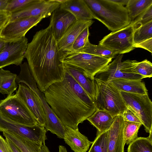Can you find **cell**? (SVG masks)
Returning a JSON list of instances; mask_svg holds the SVG:
<instances>
[{
    "label": "cell",
    "instance_id": "4",
    "mask_svg": "<svg viewBox=\"0 0 152 152\" xmlns=\"http://www.w3.org/2000/svg\"><path fill=\"white\" fill-rule=\"evenodd\" d=\"M96 110L106 111L114 118L126 109L121 92L110 82L94 79Z\"/></svg>",
    "mask_w": 152,
    "mask_h": 152
},
{
    "label": "cell",
    "instance_id": "24",
    "mask_svg": "<svg viewBox=\"0 0 152 152\" xmlns=\"http://www.w3.org/2000/svg\"><path fill=\"white\" fill-rule=\"evenodd\" d=\"M115 118L106 111L96 110L87 120L96 128L97 132L101 133L109 129Z\"/></svg>",
    "mask_w": 152,
    "mask_h": 152
},
{
    "label": "cell",
    "instance_id": "17",
    "mask_svg": "<svg viewBox=\"0 0 152 152\" xmlns=\"http://www.w3.org/2000/svg\"><path fill=\"white\" fill-rule=\"evenodd\" d=\"M124 121L121 115L115 118L108 130V152H124Z\"/></svg>",
    "mask_w": 152,
    "mask_h": 152
},
{
    "label": "cell",
    "instance_id": "23",
    "mask_svg": "<svg viewBox=\"0 0 152 152\" xmlns=\"http://www.w3.org/2000/svg\"><path fill=\"white\" fill-rule=\"evenodd\" d=\"M2 132L5 138L10 140L21 152H41L42 145L14 133Z\"/></svg>",
    "mask_w": 152,
    "mask_h": 152
},
{
    "label": "cell",
    "instance_id": "35",
    "mask_svg": "<svg viewBox=\"0 0 152 152\" xmlns=\"http://www.w3.org/2000/svg\"><path fill=\"white\" fill-rule=\"evenodd\" d=\"M151 21H152V5L148 7L130 24L133 25L134 28H135Z\"/></svg>",
    "mask_w": 152,
    "mask_h": 152
},
{
    "label": "cell",
    "instance_id": "32",
    "mask_svg": "<svg viewBox=\"0 0 152 152\" xmlns=\"http://www.w3.org/2000/svg\"><path fill=\"white\" fill-rule=\"evenodd\" d=\"M132 72L144 76L145 78L152 77V64L147 59L141 61H136Z\"/></svg>",
    "mask_w": 152,
    "mask_h": 152
},
{
    "label": "cell",
    "instance_id": "41",
    "mask_svg": "<svg viewBox=\"0 0 152 152\" xmlns=\"http://www.w3.org/2000/svg\"><path fill=\"white\" fill-rule=\"evenodd\" d=\"M9 0H0V11L5 10Z\"/></svg>",
    "mask_w": 152,
    "mask_h": 152
},
{
    "label": "cell",
    "instance_id": "12",
    "mask_svg": "<svg viewBox=\"0 0 152 152\" xmlns=\"http://www.w3.org/2000/svg\"><path fill=\"white\" fill-rule=\"evenodd\" d=\"M44 18L31 17L9 21L0 31V36L7 42L19 39L25 37L27 32Z\"/></svg>",
    "mask_w": 152,
    "mask_h": 152
},
{
    "label": "cell",
    "instance_id": "39",
    "mask_svg": "<svg viewBox=\"0 0 152 152\" xmlns=\"http://www.w3.org/2000/svg\"><path fill=\"white\" fill-rule=\"evenodd\" d=\"M0 152H12L6 139L0 134Z\"/></svg>",
    "mask_w": 152,
    "mask_h": 152
},
{
    "label": "cell",
    "instance_id": "31",
    "mask_svg": "<svg viewBox=\"0 0 152 152\" xmlns=\"http://www.w3.org/2000/svg\"><path fill=\"white\" fill-rule=\"evenodd\" d=\"M142 125L139 123L124 121V135L125 144H129L138 137V131Z\"/></svg>",
    "mask_w": 152,
    "mask_h": 152
},
{
    "label": "cell",
    "instance_id": "34",
    "mask_svg": "<svg viewBox=\"0 0 152 152\" xmlns=\"http://www.w3.org/2000/svg\"><path fill=\"white\" fill-rule=\"evenodd\" d=\"M89 28H86L81 33L74 42L70 49L68 51L80 50L83 48L89 42L88 39L89 35Z\"/></svg>",
    "mask_w": 152,
    "mask_h": 152
},
{
    "label": "cell",
    "instance_id": "36",
    "mask_svg": "<svg viewBox=\"0 0 152 152\" xmlns=\"http://www.w3.org/2000/svg\"><path fill=\"white\" fill-rule=\"evenodd\" d=\"M121 115L124 121L138 123L142 124L139 118L129 108H127Z\"/></svg>",
    "mask_w": 152,
    "mask_h": 152
},
{
    "label": "cell",
    "instance_id": "2",
    "mask_svg": "<svg viewBox=\"0 0 152 152\" xmlns=\"http://www.w3.org/2000/svg\"><path fill=\"white\" fill-rule=\"evenodd\" d=\"M25 58L41 92L43 93L52 84L63 80L65 72L63 53L49 26L34 36L28 43Z\"/></svg>",
    "mask_w": 152,
    "mask_h": 152
},
{
    "label": "cell",
    "instance_id": "29",
    "mask_svg": "<svg viewBox=\"0 0 152 152\" xmlns=\"http://www.w3.org/2000/svg\"><path fill=\"white\" fill-rule=\"evenodd\" d=\"M82 49L88 53L108 59H112L117 55L115 53L103 46L93 45L90 42Z\"/></svg>",
    "mask_w": 152,
    "mask_h": 152
},
{
    "label": "cell",
    "instance_id": "44",
    "mask_svg": "<svg viewBox=\"0 0 152 152\" xmlns=\"http://www.w3.org/2000/svg\"><path fill=\"white\" fill-rule=\"evenodd\" d=\"M41 152H50L45 144L42 145L41 147Z\"/></svg>",
    "mask_w": 152,
    "mask_h": 152
},
{
    "label": "cell",
    "instance_id": "15",
    "mask_svg": "<svg viewBox=\"0 0 152 152\" xmlns=\"http://www.w3.org/2000/svg\"><path fill=\"white\" fill-rule=\"evenodd\" d=\"M60 5L55 0H39L19 11L12 13L9 21L31 17L42 16L44 18H47L59 8Z\"/></svg>",
    "mask_w": 152,
    "mask_h": 152
},
{
    "label": "cell",
    "instance_id": "9",
    "mask_svg": "<svg viewBox=\"0 0 152 152\" xmlns=\"http://www.w3.org/2000/svg\"><path fill=\"white\" fill-rule=\"evenodd\" d=\"M134 27L132 24L113 31L104 37L99 45L103 46L118 54L130 52L135 48L133 41Z\"/></svg>",
    "mask_w": 152,
    "mask_h": 152
},
{
    "label": "cell",
    "instance_id": "16",
    "mask_svg": "<svg viewBox=\"0 0 152 152\" xmlns=\"http://www.w3.org/2000/svg\"><path fill=\"white\" fill-rule=\"evenodd\" d=\"M76 21L72 14L60 7L53 12L49 26L57 41L69 26Z\"/></svg>",
    "mask_w": 152,
    "mask_h": 152
},
{
    "label": "cell",
    "instance_id": "42",
    "mask_svg": "<svg viewBox=\"0 0 152 152\" xmlns=\"http://www.w3.org/2000/svg\"><path fill=\"white\" fill-rule=\"evenodd\" d=\"M111 1L120 5L123 6L126 5L129 0H111Z\"/></svg>",
    "mask_w": 152,
    "mask_h": 152
},
{
    "label": "cell",
    "instance_id": "13",
    "mask_svg": "<svg viewBox=\"0 0 152 152\" xmlns=\"http://www.w3.org/2000/svg\"><path fill=\"white\" fill-rule=\"evenodd\" d=\"M18 85L15 94L27 107L38 125L45 127V114L38 96L24 84L20 83Z\"/></svg>",
    "mask_w": 152,
    "mask_h": 152
},
{
    "label": "cell",
    "instance_id": "30",
    "mask_svg": "<svg viewBox=\"0 0 152 152\" xmlns=\"http://www.w3.org/2000/svg\"><path fill=\"white\" fill-rule=\"evenodd\" d=\"M88 152H108V130L97 132Z\"/></svg>",
    "mask_w": 152,
    "mask_h": 152
},
{
    "label": "cell",
    "instance_id": "1",
    "mask_svg": "<svg viewBox=\"0 0 152 152\" xmlns=\"http://www.w3.org/2000/svg\"><path fill=\"white\" fill-rule=\"evenodd\" d=\"M45 100L64 125L74 129L96 110L95 101L68 72L43 92Z\"/></svg>",
    "mask_w": 152,
    "mask_h": 152
},
{
    "label": "cell",
    "instance_id": "26",
    "mask_svg": "<svg viewBox=\"0 0 152 152\" xmlns=\"http://www.w3.org/2000/svg\"><path fill=\"white\" fill-rule=\"evenodd\" d=\"M152 5V0H129L126 5L131 23Z\"/></svg>",
    "mask_w": 152,
    "mask_h": 152
},
{
    "label": "cell",
    "instance_id": "8",
    "mask_svg": "<svg viewBox=\"0 0 152 152\" xmlns=\"http://www.w3.org/2000/svg\"><path fill=\"white\" fill-rule=\"evenodd\" d=\"M120 92L127 108L139 118L146 132L152 134V102L148 94H138Z\"/></svg>",
    "mask_w": 152,
    "mask_h": 152
},
{
    "label": "cell",
    "instance_id": "28",
    "mask_svg": "<svg viewBox=\"0 0 152 152\" xmlns=\"http://www.w3.org/2000/svg\"><path fill=\"white\" fill-rule=\"evenodd\" d=\"M152 38V21L135 28L133 33L134 45Z\"/></svg>",
    "mask_w": 152,
    "mask_h": 152
},
{
    "label": "cell",
    "instance_id": "19",
    "mask_svg": "<svg viewBox=\"0 0 152 152\" xmlns=\"http://www.w3.org/2000/svg\"><path fill=\"white\" fill-rule=\"evenodd\" d=\"M65 132L63 139L74 152H86L93 142L82 134L78 129H74L65 125Z\"/></svg>",
    "mask_w": 152,
    "mask_h": 152
},
{
    "label": "cell",
    "instance_id": "22",
    "mask_svg": "<svg viewBox=\"0 0 152 152\" xmlns=\"http://www.w3.org/2000/svg\"><path fill=\"white\" fill-rule=\"evenodd\" d=\"M110 82L120 91L138 94H148L145 83L141 80L117 79Z\"/></svg>",
    "mask_w": 152,
    "mask_h": 152
},
{
    "label": "cell",
    "instance_id": "38",
    "mask_svg": "<svg viewBox=\"0 0 152 152\" xmlns=\"http://www.w3.org/2000/svg\"><path fill=\"white\" fill-rule=\"evenodd\" d=\"M135 48H141L145 49L152 53V38L145 40L134 45Z\"/></svg>",
    "mask_w": 152,
    "mask_h": 152
},
{
    "label": "cell",
    "instance_id": "7",
    "mask_svg": "<svg viewBox=\"0 0 152 152\" xmlns=\"http://www.w3.org/2000/svg\"><path fill=\"white\" fill-rule=\"evenodd\" d=\"M0 113L25 126L38 125L27 107L16 94L7 96L0 100Z\"/></svg>",
    "mask_w": 152,
    "mask_h": 152
},
{
    "label": "cell",
    "instance_id": "20",
    "mask_svg": "<svg viewBox=\"0 0 152 152\" xmlns=\"http://www.w3.org/2000/svg\"><path fill=\"white\" fill-rule=\"evenodd\" d=\"M60 7L72 14L77 20H88L94 19L83 0H67Z\"/></svg>",
    "mask_w": 152,
    "mask_h": 152
},
{
    "label": "cell",
    "instance_id": "3",
    "mask_svg": "<svg viewBox=\"0 0 152 152\" xmlns=\"http://www.w3.org/2000/svg\"><path fill=\"white\" fill-rule=\"evenodd\" d=\"M94 19L102 23L108 29L115 31L131 23L127 10L124 6L111 0H83Z\"/></svg>",
    "mask_w": 152,
    "mask_h": 152
},
{
    "label": "cell",
    "instance_id": "46",
    "mask_svg": "<svg viewBox=\"0 0 152 152\" xmlns=\"http://www.w3.org/2000/svg\"><path fill=\"white\" fill-rule=\"evenodd\" d=\"M55 1L61 4L65 2L67 0H55Z\"/></svg>",
    "mask_w": 152,
    "mask_h": 152
},
{
    "label": "cell",
    "instance_id": "45",
    "mask_svg": "<svg viewBox=\"0 0 152 152\" xmlns=\"http://www.w3.org/2000/svg\"><path fill=\"white\" fill-rule=\"evenodd\" d=\"M59 152H67V151L64 146L60 145L59 146Z\"/></svg>",
    "mask_w": 152,
    "mask_h": 152
},
{
    "label": "cell",
    "instance_id": "5",
    "mask_svg": "<svg viewBox=\"0 0 152 152\" xmlns=\"http://www.w3.org/2000/svg\"><path fill=\"white\" fill-rule=\"evenodd\" d=\"M63 53V61L64 65H70L80 69L88 77L92 79H94L96 74L112 60L88 53L82 49Z\"/></svg>",
    "mask_w": 152,
    "mask_h": 152
},
{
    "label": "cell",
    "instance_id": "43",
    "mask_svg": "<svg viewBox=\"0 0 152 152\" xmlns=\"http://www.w3.org/2000/svg\"><path fill=\"white\" fill-rule=\"evenodd\" d=\"M6 43V41L0 36V53L4 49Z\"/></svg>",
    "mask_w": 152,
    "mask_h": 152
},
{
    "label": "cell",
    "instance_id": "27",
    "mask_svg": "<svg viewBox=\"0 0 152 152\" xmlns=\"http://www.w3.org/2000/svg\"><path fill=\"white\" fill-rule=\"evenodd\" d=\"M127 152H152V134L148 137H138L129 144Z\"/></svg>",
    "mask_w": 152,
    "mask_h": 152
},
{
    "label": "cell",
    "instance_id": "25",
    "mask_svg": "<svg viewBox=\"0 0 152 152\" xmlns=\"http://www.w3.org/2000/svg\"><path fill=\"white\" fill-rule=\"evenodd\" d=\"M17 75L8 70L0 69V93L7 96L12 95L18 87L16 80Z\"/></svg>",
    "mask_w": 152,
    "mask_h": 152
},
{
    "label": "cell",
    "instance_id": "18",
    "mask_svg": "<svg viewBox=\"0 0 152 152\" xmlns=\"http://www.w3.org/2000/svg\"><path fill=\"white\" fill-rule=\"evenodd\" d=\"M94 22L92 20H80L72 24L57 41L59 49L62 52L69 51L81 33L86 28L90 27Z\"/></svg>",
    "mask_w": 152,
    "mask_h": 152
},
{
    "label": "cell",
    "instance_id": "37",
    "mask_svg": "<svg viewBox=\"0 0 152 152\" xmlns=\"http://www.w3.org/2000/svg\"><path fill=\"white\" fill-rule=\"evenodd\" d=\"M11 14L6 10L0 11V31L10 21Z\"/></svg>",
    "mask_w": 152,
    "mask_h": 152
},
{
    "label": "cell",
    "instance_id": "11",
    "mask_svg": "<svg viewBox=\"0 0 152 152\" xmlns=\"http://www.w3.org/2000/svg\"><path fill=\"white\" fill-rule=\"evenodd\" d=\"M26 85L32 90L40 99L45 114L46 124L45 127L46 130L56 134L60 138L63 139L65 132V125L46 102L43 93L39 90L32 76Z\"/></svg>",
    "mask_w": 152,
    "mask_h": 152
},
{
    "label": "cell",
    "instance_id": "14",
    "mask_svg": "<svg viewBox=\"0 0 152 152\" xmlns=\"http://www.w3.org/2000/svg\"><path fill=\"white\" fill-rule=\"evenodd\" d=\"M28 43L25 37L6 42L4 49L0 53V69L12 64L20 65L25 58Z\"/></svg>",
    "mask_w": 152,
    "mask_h": 152
},
{
    "label": "cell",
    "instance_id": "6",
    "mask_svg": "<svg viewBox=\"0 0 152 152\" xmlns=\"http://www.w3.org/2000/svg\"><path fill=\"white\" fill-rule=\"evenodd\" d=\"M123 55L119 54L115 59L95 75L94 79L109 82L117 79L141 80L145 77L132 72L137 61H122Z\"/></svg>",
    "mask_w": 152,
    "mask_h": 152
},
{
    "label": "cell",
    "instance_id": "10",
    "mask_svg": "<svg viewBox=\"0 0 152 152\" xmlns=\"http://www.w3.org/2000/svg\"><path fill=\"white\" fill-rule=\"evenodd\" d=\"M14 133L42 145L47 139V131L39 125L27 126L15 122L0 113V132Z\"/></svg>",
    "mask_w": 152,
    "mask_h": 152
},
{
    "label": "cell",
    "instance_id": "40",
    "mask_svg": "<svg viewBox=\"0 0 152 152\" xmlns=\"http://www.w3.org/2000/svg\"><path fill=\"white\" fill-rule=\"evenodd\" d=\"M5 139L12 152H21L17 147L10 140L6 138H5Z\"/></svg>",
    "mask_w": 152,
    "mask_h": 152
},
{
    "label": "cell",
    "instance_id": "21",
    "mask_svg": "<svg viewBox=\"0 0 152 152\" xmlns=\"http://www.w3.org/2000/svg\"><path fill=\"white\" fill-rule=\"evenodd\" d=\"M65 70L70 73L84 90L94 100V79L88 77L80 69L70 65H65Z\"/></svg>",
    "mask_w": 152,
    "mask_h": 152
},
{
    "label": "cell",
    "instance_id": "33",
    "mask_svg": "<svg viewBox=\"0 0 152 152\" xmlns=\"http://www.w3.org/2000/svg\"><path fill=\"white\" fill-rule=\"evenodd\" d=\"M39 0H9L5 10L12 13L36 3Z\"/></svg>",
    "mask_w": 152,
    "mask_h": 152
}]
</instances>
